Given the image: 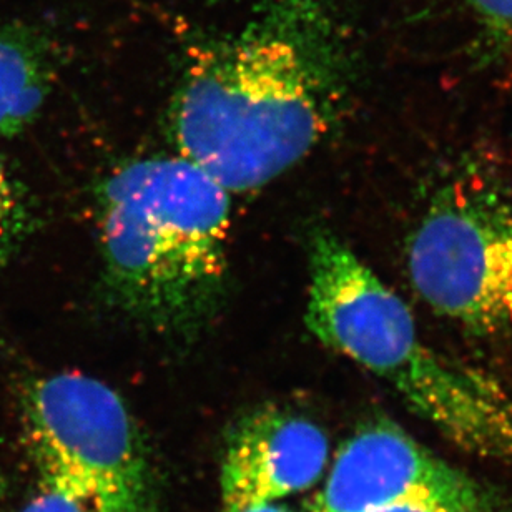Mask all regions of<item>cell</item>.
Here are the masks:
<instances>
[{
    "instance_id": "1",
    "label": "cell",
    "mask_w": 512,
    "mask_h": 512,
    "mask_svg": "<svg viewBox=\"0 0 512 512\" xmlns=\"http://www.w3.org/2000/svg\"><path fill=\"white\" fill-rule=\"evenodd\" d=\"M333 44L310 2L285 0L198 50L170 110L178 155L228 193L295 167L335 124L343 82Z\"/></svg>"
},
{
    "instance_id": "2",
    "label": "cell",
    "mask_w": 512,
    "mask_h": 512,
    "mask_svg": "<svg viewBox=\"0 0 512 512\" xmlns=\"http://www.w3.org/2000/svg\"><path fill=\"white\" fill-rule=\"evenodd\" d=\"M305 323L320 343L391 386L454 446L512 464L511 394L483 370L429 345L406 301L325 228L311 235Z\"/></svg>"
},
{
    "instance_id": "3",
    "label": "cell",
    "mask_w": 512,
    "mask_h": 512,
    "mask_svg": "<svg viewBox=\"0 0 512 512\" xmlns=\"http://www.w3.org/2000/svg\"><path fill=\"white\" fill-rule=\"evenodd\" d=\"M109 296L138 323L188 333L213 315L227 285L230 193L180 157L117 168L99 188Z\"/></svg>"
},
{
    "instance_id": "4",
    "label": "cell",
    "mask_w": 512,
    "mask_h": 512,
    "mask_svg": "<svg viewBox=\"0 0 512 512\" xmlns=\"http://www.w3.org/2000/svg\"><path fill=\"white\" fill-rule=\"evenodd\" d=\"M414 293L471 335L512 330V188L464 165L429 193L404 245Z\"/></svg>"
},
{
    "instance_id": "5",
    "label": "cell",
    "mask_w": 512,
    "mask_h": 512,
    "mask_svg": "<svg viewBox=\"0 0 512 512\" xmlns=\"http://www.w3.org/2000/svg\"><path fill=\"white\" fill-rule=\"evenodd\" d=\"M25 439L40 483L84 512H155L142 434L114 389L82 373L27 381L20 394Z\"/></svg>"
},
{
    "instance_id": "6",
    "label": "cell",
    "mask_w": 512,
    "mask_h": 512,
    "mask_svg": "<svg viewBox=\"0 0 512 512\" xmlns=\"http://www.w3.org/2000/svg\"><path fill=\"white\" fill-rule=\"evenodd\" d=\"M416 498L481 501L461 471L398 424L375 419L341 446L313 512H366Z\"/></svg>"
},
{
    "instance_id": "7",
    "label": "cell",
    "mask_w": 512,
    "mask_h": 512,
    "mask_svg": "<svg viewBox=\"0 0 512 512\" xmlns=\"http://www.w3.org/2000/svg\"><path fill=\"white\" fill-rule=\"evenodd\" d=\"M325 431L288 409L265 406L228 434L222 463L223 509L275 504L311 488L328 463Z\"/></svg>"
},
{
    "instance_id": "8",
    "label": "cell",
    "mask_w": 512,
    "mask_h": 512,
    "mask_svg": "<svg viewBox=\"0 0 512 512\" xmlns=\"http://www.w3.org/2000/svg\"><path fill=\"white\" fill-rule=\"evenodd\" d=\"M54 54L42 35L0 24V140L39 117L54 84Z\"/></svg>"
},
{
    "instance_id": "9",
    "label": "cell",
    "mask_w": 512,
    "mask_h": 512,
    "mask_svg": "<svg viewBox=\"0 0 512 512\" xmlns=\"http://www.w3.org/2000/svg\"><path fill=\"white\" fill-rule=\"evenodd\" d=\"M29 230V210L24 193L0 162V265L14 255Z\"/></svg>"
},
{
    "instance_id": "10",
    "label": "cell",
    "mask_w": 512,
    "mask_h": 512,
    "mask_svg": "<svg viewBox=\"0 0 512 512\" xmlns=\"http://www.w3.org/2000/svg\"><path fill=\"white\" fill-rule=\"evenodd\" d=\"M474 15L489 34L512 40V0H468Z\"/></svg>"
},
{
    "instance_id": "11",
    "label": "cell",
    "mask_w": 512,
    "mask_h": 512,
    "mask_svg": "<svg viewBox=\"0 0 512 512\" xmlns=\"http://www.w3.org/2000/svg\"><path fill=\"white\" fill-rule=\"evenodd\" d=\"M366 512H483V506L481 501L473 503L444 498H416Z\"/></svg>"
},
{
    "instance_id": "12",
    "label": "cell",
    "mask_w": 512,
    "mask_h": 512,
    "mask_svg": "<svg viewBox=\"0 0 512 512\" xmlns=\"http://www.w3.org/2000/svg\"><path fill=\"white\" fill-rule=\"evenodd\" d=\"M19 512H84V509L59 489L42 483L39 493L35 494Z\"/></svg>"
},
{
    "instance_id": "13",
    "label": "cell",
    "mask_w": 512,
    "mask_h": 512,
    "mask_svg": "<svg viewBox=\"0 0 512 512\" xmlns=\"http://www.w3.org/2000/svg\"><path fill=\"white\" fill-rule=\"evenodd\" d=\"M223 512H293L290 509L283 508L280 504H263V506H252V508L243 509H223Z\"/></svg>"
},
{
    "instance_id": "14",
    "label": "cell",
    "mask_w": 512,
    "mask_h": 512,
    "mask_svg": "<svg viewBox=\"0 0 512 512\" xmlns=\"http://www.w3.org/2000/svg\"><path fill=\"white\" fill-rule=\"evenodd\" d=\"M5 491H7V481H5L4 471H2V466H0V503L4 501Z\"/></svg>"
}]
</instances>
